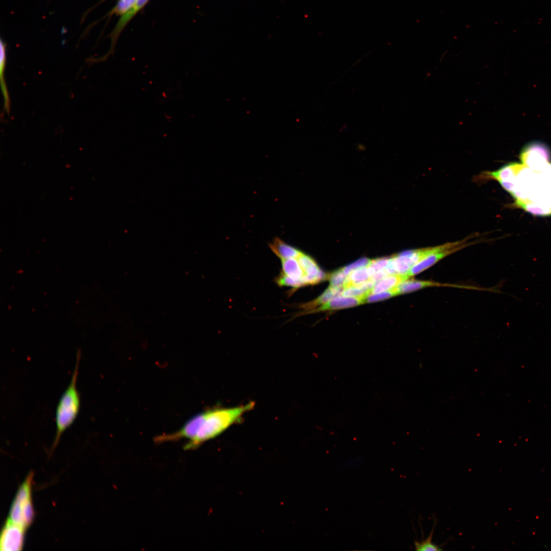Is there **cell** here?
<instances>
[{
	"instance_id": "obj_9",
	"label": "cell",
	"mask_w": 551,
	"mask_h": 551,
	"mask_svg": "<svg viewBox=\"0 0 551 551\" xmlns=\"http://www.w3.org/2000/svg\"><path fill=\"white\" fill-rule=\"evenodd\" d=\"M365 299L355 297L339 296L334 298L328 303L316 309V311L336 310L354 307L363 304Z\"/></svg>"
},
{
	"instance_id": "obj_3",
	"label": "cell",
	"mask_w": 551,
	"mask_h": 551,
	"mask_svg": "<svg viewBox=\"0 0 551 551\" xmlns=\"http://www.w3.org/2000/svg\"><path fill=\"white\" fill-rule=\"evenodd\" d=\"M80 351L77 352L74 368L70 381L62 394L56 410V435L52 447V451L58 445L64 432L74 422L78 415L81 399L78 390L77 383L79 374L81 359Z\"/></svg>"
},
{
	"instance_id": "obj_8",
	"label": "cell",
	"mask_w": 551,
	"mask_h": 551,
	"mask_svg": "<svg viewBox=\"0 0 551 551\" xmlns=\"http://www.w3.org/2000/svg\"><path fill=\"white\" fill-rule=\"evenodd\" d=\"M430 287H452L468 289H478L476 287L463 286L450 284H443L429 281L410 280L408 279L399 284L394 288V289L397 295L409 293Z\"/></svg>"
},
{
	"instance_id": "obj_10",
	"label": "cell",
	"mask_w": 551,
	"mask_h": 551,
	"mask_svg": "<svg viewBox=\"0 0 551 551\" xmlns=\"http://www.w3.org/2000/svg\"><path fill=\"white\" fill-rule=\"evenodd\" d=\"M343 290L344 287L333 288L330 286L318 298L312 302L302 305L300 308L304 310V313L306 311H308L307 313H310L316 307L321 306L334 297L338 296Z\"/></svg>"
},
{
	"instance_id": "obj_11",
	"label": "cell",
	"mask_w": 551,
	"mask_h": 551,
	"mask_svg": "<svg viewBox=\"0 0 551 551\" xmlns=\"http://www.w3.org/2000/svg\"><path fill=\"white\" fill-rule=\"evenodd\" d=\"M408 274L388 275L377 283L372 288L370 294L380 293L391 290L397 287L403 281L410 279Z\"/></svg>"
},
{
	"instance_id": "obj_21",
	"label": "cell",
	"mask_w": 551,
	"mask_h": 551,
	"mask_svg": "<svg viewBox=\"0 0 551 551\" xmlns=\"http://www.w3.org/2000/svg\"><path fill=\"white\" fill-rule=\"evenodd\" d=\"M389 258H382L371 260L369 265L373 273L385 268L389 261Z\"/></svg>"
},
{
	"instance_id": "obj_7",
	"label": "cell",
	"mask_w": 551,
	"mask_h": 551,
	"mask_svg": "<svg viewBox=\"0 0 551 551\" xmlns=\"http://www.w3.org/2000/svg\"><path fill=\"white\" fill-rule=\"evenodd\" d=\"M26 529L8 519L2 530L0 549L2 551H16L22 549Z\"/></svg>"
},
{
	"instance_id": "obj_17",
	"label": "cell",
	"mask_w": 551,
	"mask_h": 551,
	"mask_svg": "<svg viewBox=\"0 0 551 551\" xmlns=\"http://www.w3.org/2000/svg\"><path fill=\"white\" fill-rule=\"evenodd\" d=\"M341 294L344 296L363 298L365 300L369 295L358 286H352L344 288Z\"/></svg>"
},
{
	"instance_id": "obj_2",
	"label": "cell",
	"mask_w": 551,
	"mask_h": 551,
	"mask_svg": "<svg viewBox=\"0 0 551 551\" xmlns=\"http://www.w3.org/2000/svg\"><path fill=\"white\" fill-rule=\"evenodd\" d=\"M269 246L281 262V270L274 279L278 286L290 288L292 292L307 286V275L299 259L302 251L279 237L274 238Z\"/></svg>"
},
{
	"instance_id": "obj_18",
	"label": "cell",
	"mask_w": 551,
	"mask_h": 551,
	"mask_svg": "<svg viewBox=\"0 0 551 551\" xmlns=\"http://www.w3.org/2000/svg\"><path fill=\"white\" fill-rule=\"evenodd\" d=\"M370 261L371 260L366 258H362L342 269L346 276L355 269L368 266Z\"/></svg>"
},
{
	"instance_id": "obj_13",
	"label": "cell",
	"mask_w": 551,
	"mask_h": 551,
	"mask_svg": "<svg viewBox=\"0 0 551 551\" xmlns=\"http://www.w3.org/2000/svg\"><path fill=\"white\" fill-rule=\"evenodd\" d=\"M148 0H136L135 4L127 13L122 15L111 34L112 46H113L118 34L134 14L139 10Z\"/></svg>"
},
{
	"instance_id": "obj_6",
	"label": "cell",
	"mask_w": 551,
	"mask_h": 551,
	"mask_svg": "<svg viewBox=\"0 0 551 551\" xmlns=\"http://www.w3.org/2000/svg\"><path fill=\"white\" fill-rule=\"evenodd\" d=\"M439 245L409 250L391 257L396 274H408L410 269L428 256L437 251Z\"/></svg>"
},
{
	"instance_id": "obj_16",
	"label": "cell",
	"mask_w": 551,
	"mask_h": 551,
	"mask_svg": "<svg viewBox=\"0 0 551 551\" xmlns=\"http://www.w3.org/2000/svg\"><path fill=\"white\" fill-rule=\"evenodd\" d=\"M342 269L336 270L332 273L329 278L330 287L333 288H339L343 287L346 278Z\"/></svg>"
},
{
	"instance_id": "obj_4",
	"label": "cell",
	"mask_w": 551,
	"mask_h": 551,
	"mask_svg": "<svg viewBox=\"0 0 551 551\" xmlns=\"http://www.w3.org/2000/svg\"><path fill=\"white\" fill-rule=\"evenodd\" d=\"M33 472H31L18 489L8 519L26 530L33 522L34 511L32 499Z\"/></svg>"
},
{
	"instance_id": "obj_20",
	"label": "cell",
	"mask_w": 551,
	"mask_h": 551,
	"mask_svg": "<svg viewBox=\"0 0 551 551\" xmlns=\"http://www.w3.org/2000/svg\"><path fill=\"white\" fill-rule=\"evenodd\" d=\"M396 295L397 294L394 289L393 288L388 291L380 292L378 294H370L366 297L365 302L368 303L378 302L388 298Z\"/></svg>"
},
{
	"instance_id": "obj_12",
	"label": "cell",
	"mask_w": 551,
	"mask_h": 551,
	"mask_svg": "<svg viewBox=\"0 0 551 551\" xmlns=\"http://www.w3.org/2000/svg\"><path fill=\"white\" fill-rule=\"evenodd\" d=\"M6 63V44L1 39L0 75L2 91L4 99V109L9 114L10 112V100L5 79V70Z\"/></svg>"
},
{
	"instance_id": "obj_14",
	"label": "cell",
	"mask_w": 551,
	"mask_h": 551,
	"mask_svg": "<svg viewBox=\"0 0 551 551\" xmlns=\"http://www.w3.org/2000/svg\"><path fill=\"white\" fill-rule=\"evenodd\" d=\"M373 274L369 266L362 267L352 271L346 278L344 288L358 285L369 279Z\"/></svg>"
},
{
	"instance_id": "obj_19",
	"label": "cell",
	"mask_w": 551,
	"mask_h": 551,
	"mask_svg": "<svg viewBox=\"0 0 551 551\" xmlns=\"http://www.w3.org/2000/svg\"><path fill=\"white\" fill-rule=\"evenodd\" d=\"M136 0H119L117 5L112 11V13L117 15H123L133 7Z\"/></svg>"
},
{
	"instance_id": "obj_1",
	"label": "cell",
	"mask_w": 551,
	"mask_h": 551,
	"mask_svg": "<svg viewBox=\"0 0 551 551\" xmlns=\"http://www.w3.org/2000/svg\"><path fill=\"white\" fill-rule=\"evenodd\" d=\"M254 405L255 403L251 402L241 406L208 410L191 417L177 432L157 437L156 441L159 442L185 439L188 441L184 448L195 449L240 420Z\"/></svg>"
},
{
	"instance_id": "obj_5",
	"label": "cell",
	"mask_w": 551,
	"mask_h": 551,
	"mask_svg": "<svg viewBox=\"0 0 551 551\" xmlns=\"http://www.w3.org/2000/svg\"><path fill=\"white\" fill-rule=\"evenodd\" d=\"M474 236L468 237L461 240L440 245L437 251L413 266L408 272V275L411 277L418 274L450 254L470 245L478 243V240H472Z\"/></svg>"
},
{
	"instance_id": "obj_22",
	"label": "cell",
	"mask_w": 551,
	"mask_h": 551,
	"mask_svg": "<svg viewBox=\"0 0 551 551\" xmlns=\"http://www.w3.org/2000/svg\"><path fill=\"white\" fill-rule=\"evenodd\" d=\"M389 274L386 271L385 269L379 270L374 273L369 278V280L372 282L373 283H376L385 277L388 276Z\"/></svg>"
},
{
	"instance_id": "obj_15",
	"label": "cell",
	"mask_w": 551,
	"mask_h": 551,
	"mask_svg": "<svg viewBox=\"0 0 551 551\" xmlns=\"http://www.w3.org/2000/svg\"><path fill=\"white\" fill-rule=\"evenodd\" d=\"M435 518L434 519V525L429 536L425 540L421 541L415 540L414 545L416 550H441L440 545H436L433 543L432 539L434 532L435 526L436 523Z\"/></svg>"
}]
</instances>
